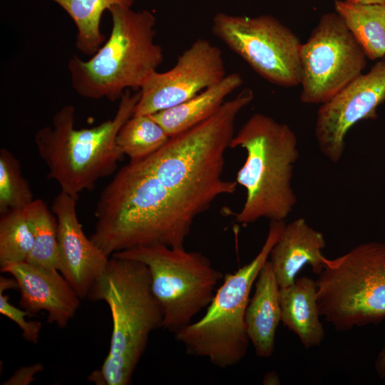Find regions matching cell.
<instances>
[{
	"instance_id": "obj_2",
	"label": "cell",
	"mask_w": 385,
	"mask_h": 385,
	"mask_svg": "<svg viewBox=\"0 0 385 385\" xmlns=\"http://www.w3.org/2000/svg\"><path fill=\"white\" fill-rule=\"evenodd\" d=\"M140 91L126 90L120 98L114 117L88 128L77 129L75 108L66 105L53 116L52 124L35 134L38 153L61 191L78 199L95 188L101 178L113 174L124 155L116 144L122 125L133 115Z\"/></svg>"
},
{
	"instance_id": "obj_28",
	"label": "cell",
	"mask_w": 385,
	"mask_h": 385,
	"mask_svg": "<svg viewBox=\"0 0 385 385\" xmlns=\"http://www.w3.org/2000/svg\"><path fill=\"white\" fill-rule=\"evenodd\" d=\"M280 379L274 371L267 372L263 379V384H279Z\"/></svg>"
},
{
	"instance_id": "obj_23",
	"label": "cell",
	"mask_w": 385,
	"mask_h": 385,
	"mask_svg": "<svg viewBox=\"0 0 385 385\" xmlns=\"http://www.w3.org/2000/svg\"><path fill=\"white\" fill-rule=\"evenodd\" d=\"M34 195L21 165L8 150H0V214L26 207Z\"/></svg>"
},
{
	"instance_id": "obj_22",
	"label": "cell",
	"mask_w": 385,
	"mask_h": 385,
	"mask_svg": "<svg viewBox=\"0 0 385 385\" xmlns=\"http://www.w3.org/2000/svg\"><path fill=\"white\" fill-rule=\"evenodd\" d=\"M33 247V234L24 209L1 214L0 266L26 262Z\"/></svg>"
},
{
	"instance_id": "obj_20",
	"label": "cell",
	"mask_w": 385,
	"mask_h": 385,
	"mask_svg": "<svg viewBox=\"0 0 385 385\" xmlns=\"http://www.w3.org/2000/svg\"><path fill=\"white\" fill-rule=\"evenodd\" d=\"M24 211L34 237V247L26 262L59 271L58 223L55 215L41 199L34 200Z\"/></svg>"
},
{
	"instance_id": "obj_19",
	"label": "cell",
	"mask_w": 385,
	"mask_h": 385,
	"mask_svg": "<svg viewBox=\"0 0 385 385\" xmlns=\"http://www.w3.org/2000/svg\"><path fill=\"white\" fill-rule=\"evenodd\" d=\"M73 21L77 29L76 46L86 55L93 56L105 41L101 30L103 12L113 6L130 7L136 0H51Z\"/></svg>"
},
{
	"instance_id": "obj_11",
	"label": "cell",
	"mask_w": 385,
	"mask_h": 385,
	"mask_svg": "<svg viewBox=\"0 0 385 385\" xmlns=\"http://www.w3.org/2000/svg\"><path fill=\"white\" fill-rule=\"evenodd\" d=\"M384 101L385 61L381 60L321 104L315 123L321 153L332 163H338L349 130L362 120L376 118V110Z\"/></svg>"
},
{
	"instance_id": "obj_16",
	"label": "cell",
	"mask_w": 385,
	"mask_h": 385,
	"mask_svg": "<svg viewBox=\"0 0 385 385\" xmlns=\"http://www.w3.org/2000/svg\"><path fill=\"white\" fill-rule=\"evenodd\" d=\"M281 322L295 334L306 348L319 346L324 329L319 319L316 280L303 276L279 288Z\"/></svg>"
},
{
	"instance_id": "obj_27",
	"label": "cell",
	"mask_w": 385,
	"mask_h": 385,
	"mask_svg": "<svg viewBox=\"0 0 385 385\" xmlns=\"http://www.w3.org/2000/svg\"><path fill=\"white\" fill-rule=\"evenodd\" d=\"M16 287H18V284L14 278L9 279L8 277L1 276L0 292H4L5 290Z\"/></svg>"
},
{
	"instance_id": "obj_21",
	"label": "cell",
	"mask_w": 385,
	"mask_h": 385,
	"mask_svg": "<svg viewBox=\"0 0 385 385\" xmlns=\"http://www.w3.org/2000/svg\"><path fill=\"white\" fill-rule=\"evenodd\" d=\"M170 138L150 115H132L120 128L116 144L130 160H140L155 153Z\"/></svg>"
},
{
	"instance_id": "obj_29",
	"label": "cell",
	"mask_w": 385,
	"mask_h": 385,
	"mask_svg": "<svg viewBox=\"0 0 385 385\" xmlns=\"http://www.w3.org/2000/svg\"><path fill=\"white\" fill-rule=\"evenodd\" d=\"M347 3L351 4H385V0H341Z\"/></svg>"
},
{
	"instance_id": "obj_15",
	"label": "cell",
	"mask_w": 385,
	"mask_h": 385,
	"mask_svg": "<svg viewBox=\"0 0 385 385\" xmlns=\"http://www.w3.org/2000/svg\"><path fill=\"white\" fill-rule=\"evenodd\" d=\"M280 322L279 286L268 260L257 277L245 315L247 334L257 356L268 358L273 354Z\"/></svg>"
},
{
	"instance_id": "obj_1",
	"label": "cell",
	"mask_w": 385,
	"mask_h": 385,
	"mask_svg": "<svg viewBox=\"0 0 385 385\" xmlns=\"http://www.w3.org/2000/svg\"><path fill=\"white\" fill-rule=\"evenodd\" d=\"M87 298L105 302L112 319L108 355L88 381L96 385H129L150 334L163 324L148 268L135 260L111 256Z\"/></svg>"
},
{
	"instance_id": "obj_6",
	"label": "cell",
	"mask_w": 385,
	"mask_h": 385,
	"mask_svg": "<svg viewBox=\"0 0 385 385\" xmlns=\"http://www.w3.org/2000/svg\"><path fill=\"white\" fill-rule=\"evenodd\" d=\"M316 284L320 315L334 329L378 325L385 319V242H365L325 257Z\"/></svg>"
},
{
	"instance_id": "obj_4",
	"label": "cell",
	"mask_w": 385,
	"mask_h": 385,
	"mask_svg": "<svg viewBox=\"0 0 385 385\" xmlns=\"http://www.w3.org/2000/svg\"><path fill=\"white\" fill-rule=\"evenodd\" d=\"M108 11L112 27L108 39L87 61L73 56L68 68L79 96L115 101L128 89H140L164 58L155 41L156 19L152 13L122 6Z\"/></svg>"
},
{
	"instance_id": "obj_9",
	"label": "cell",
	"mask_w": 385,
	"mask_h": 385,
	"mask_svg": "<svg viewBox=\"0 0 385 385\" xmlns=\"http://www.w3.org/2000/svg\"><path fill=\"white\" fill-rule=\"evenodd\" d=\"M366 58L342 19L335 11L323 14L301 46V101L326 102L362 74Z\"/></svg>"
},
{
	"instance_id": "obj_12",
	"label": "cell",
	"mask_w": 385,
	"mask_h": 385,
	"mask_svg": "<svg viewBox=\"0 0 385 385\" xmlns=\"http://www.w3.org/2000/svg\"><path fill=\"white\" fill-rule=\"evenodd\" d=\"M76 201L60 191L53 200L51 210L58 223L59 272L82 299L88 297L110 257L85 235L78 217Z\"/></svg>"
},
{
	"instance_id": "obj_8",
	"label": "cell",
	"mask_w": 385,
	"mask_h": 385,
	"mask_svg": "<svg viewBox=\"0 0 385 385\" xmlns=\"http://www.w3.org/2000/svg\"><path fill=\"white\" fill-rule=\"evenodd\" d=\"M212 32L270 83L284 88L299 85L302 43L276 18L219 13L213 19Z\"/></svg>"
},
{
	"instance_id": "obj_18",
	"label": "cell",
	"mask_w": 385,
	"mask_h": 385,
	"mask_svg": "<svg viewBox=\"0 0 385 385\" xmlns=\"http://www.w3.org/2000/svg\"><path fill=\"white\" fill-rule=\"evenodd\" d=\"M334 11L371 60L385 56V4L334 1Z\"/></svg>"
},
{
	"instance_id": "obj_10",
	"label": "cell",
	"mask_w": 385,
	"mask_h": 385,
	"mask_svg": "<svg viewBox=\"0 0 385 385\" xmlns=\"http://www.w3.org/2000/svg\"><path fill=\"white\" fill-rule=\"evenodd\" d=\"M222 51L210 41L195 40L170 70L150 75L139 89L133 115H151L179 105L227 75Z\"/></svg>"
},
{
	"instance_id": "obj_7",
	"label": "cell",
	"mask_w": 385,
	"mask_h": 385,
	"mask_svg": "<svg viewBox=\"0 0 385 385\" xmlns=\"http://www.w3.org/2000/svg\"><path fill=\"white\" fill-rule=\"evenodd\" d=\"M112 256L147 266L153 292L163 311L162 327L174 334L207 307L223 278L207 257L184 247L140 246Z\"/></svg>"
},
{
	"instance_id": "obj_3",
	"label": "cell",
	"mask_w": 385,
	"mask_h": 385,
	"mask_svg": "<svg viewBox=\"0 0 385 385\" xmlns=\"http://www.w3.org/2000/svg\"><path fill=\"white\" fill-rule=\"evenodd\" d=\"M230 148H242L246 160L236 176L246 190L235 221L246 226L260 218L284 221L297 203L292 185L299 158L298 141L289 125L263 113L253 114L233 137Z\"/></svg>"
},
{
	"instance_id": "obj_25",
	"label": "cell",
	"mask_w": 385,
	"mask_h": 385,
	"mask_svg": "<svg viewBox=\"0 0 385 385\" xmlns=\"http://www.w3.org/2000/svg\"><path fill=\"white\" fill-rule=\"evenodd\" d=\"M43 369L41 364L21 367L4 384L27 385L35 380L34 375Z\"/></svg>"
},
{
	"instance_id": "obj_5",
	"label": "cell",
	"mask_w": 385,
	"mask_h": 385,
	"mask_svg": "<svg viewBox=\"0 0 385 385\" xmlns=\"http://www.w3.org/2000/svg\"><path fill=\"white\" fill-rule=\"evenodd\" d=\"M284 225V221H270L266 240L255 258L227 274L204 315L174 334L188 354L205 357L222 369L233 366L245 357L250 340L245 315L250 294Z\"/></svg>"
},
{
	"instance_id": "obj_24",
	"label": "cell",
	"mask_w": 385,
	"mask_h": 385,
	"mask_svg": "<svg viewBox=\"0 0 385 385\" xmlns=\"http://www.w3.org/2000/svg\"><path fill=\"white\" fill-rule=\"evenodd\" d=\"M0 313L15 322L22 331L23 337L29 342L37 344L42 324L38 321L29 322L26 316H31L23 309L17 308L9 302L8 295L0 292Z\"/></svg>"
},
{
	"instance_id": "obj_26",
	"label": "cell",
	"mask_w": 385,
	"mask_h": 385,
	"mask_svg": "<svg viewBox=\"0 0 385 385\" xmlns=\"http://www.w3.org/2000/svg\"><path fill=\"white\" fill-rule=\"evenodd\" d=\"M375 371L381 379L385 378V344L379 352L374 363Z\"/></svg>"
},
{
	"instance_id": "obj_13",
	"label": "cell",
	"mask_w": 385,
	"mask_h": 385,
	"mask_svg": "<svg viewBox=\"0 0 385 385\" xmlns=\"http://www.w3.org/2000/svg\"><path fill=\"white\" fill-rule=\"evenodd\" d=\"M1 272L16 279L19 305L31 316L43 310L48 322L61 329L75 317L81 298L58 270L22 262L1 266Z\"/></svg>"
},
{
	"instance_id": "obj_14",
	"label": "cell",
	"mask_w": 385,
	"mask_h": 385,
	"mask_svg": "<svg viewBox=\"0 0 385 385\" xmlns=\"http://www.w3.org/2000/svg\"><path fill=\"white\" fill-rule=\"evenodd\" d=\"M325 246L323 233L312 227L304 218L285 223L269 256L279 288L293 284L306 265L319 275L324 266L322 251Z\"/></svg>"
},
{
	"instance_id": "obj_17",
	"label": "cell",
	"mask_w": 385,
	"mask_h": 385,
	"mask_svg": "<svg viewBox=\"0 0 385 385\" xmlns=\"http://www.w3.org/2000/svg\"><path fill=\"white\" fill-rule=\"evenodd\" d=\"M243 83L238 73L227 74L220 81L188 101L151 114L169 137L181 133L213 115L225 98Z\"/></svg>"
}]
</instances>
